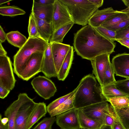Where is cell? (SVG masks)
<instances>
[{"label":"cell","mask_w":129,"mask_h":129,"mask_svg":"<svg viewBox=\"0 0 129 129\" xmlns=\"http://www.w3.org/2000/svg\"><path fill=\"white\" fill-rule=\"evenodd\" d=\"M31 84L37 93L45 100L53 96L57 91L53 82L46 76H39L34 78Z\"/></svg>","instance_id":"8992f818"},{"label":"cell","mask_w":129,"mask_h":129,"mask_svg":"<svg viewBox=\"0 0 129 129\" xmlns=\"http://www.w3.org/2000/svg\"><path fill=\"white\" fill-rule=\"evenodd\" d=\"M128 96H122L107 99L114 108L121 109L129 106Z\"/></svg>","instance_id":"4dcf8cb0"},{"label":"cell","mask_w":129,"mask_h":129,"mask_svg":"<svg viewBox=\"0 0 129 129\" xmlns=\"http://www.w3.org/2000/svg\"><path fill=\"white\" fill-rule=\"evenodd\" d=\"M67 9L74 23L84 26L98 8L89 0H59Z\"/></svg>","instance_id":"277c9868"},{"label":"cell","mask_w":129,"mask_h":129,"mask_svg":"<svg viewBox=\"0 0 129 129\" xmlns=\"http://www.w3.org/2000/svg\"><path fill=\"white\" fill-rule=\"evenodd\" d=\"M110 55L108 54H103L90 60L93 68V73L101 86L104 85L105 73L110 61Z\"/></svg>","instance_id":"7c38bea8"},{"label":"cell","mask_w":129,"mask_h":129,"mask_svg":"<svg viewBox=\"0 0 129 129\" xmlns=\"http://www.w3.org/2000/svg\"><path fill=\"white\" fill-rule=\"evenodd\" d=\"M47 112L45 103L44 102L37 103L29 117L26 129H30L40 119L45 116Z\"/></svg>","instance_id":"ffe728a7"},{"label":"cell","mask_w":129,"mask_h":129,"mask_svg":"<svg viewBox=\"0 0 129 129\" xmlns=\"http://www.w3.org/2000/svg\"><path fill=\"white\" fill-rule=\"evenodd\" d=\"M7 39L6 34L4 31L1 25L0 26V41L2 43Z\"/></svg>","instance_id":"ee69618b"},{"label":"cell","mask_w":129,"mask_h":129,"mask_svg":"<svg viewBox=\"0 0 129 129\" xmlns=\"http://www.w3.org/2000/svg\"><path fill=\"white\" fill-rule=\"evenodd\" d=\"M34 15L40 35L43 40L47 43H49L53 32L52 23H48Z\"/></svg>","instance_id":"d6986e66"},{"label":"cell","mask_w":129,"mask_h":129,"mask_svg":"<svg viewBox=\"0 0 129 129\" xmlns=\"http://www.w3.org/2000/svg\"><path fill=\"white\" fill-rule=\"evenodd\" d=\"M7 52L3 47L2 43L0 42V56L7 55Z\"/></svg>","instance_id":"bcb514c9"},{"label":"cell","mask_w":129,"mask_h":129,"mask_svg":"<svg viewBox=\"0 0 129 129\" xmlns=\"http://www.w3.org/2000/svg\"><path fill=\"white\" fill-rule=\"evenodd\" d=\"M25 12L20 8L13 6L1 7L0 14L3 16L13 17L23 15Z\"/></svg>","instance_id":"f546056e"},{"label":"cell","mask_w":129,"mask_h":129,"mask_svg":"<svg viewBox=\"0 0 129 129\" xmlns=\"http://www.w3.org/2000/svg\"><path fill=\"white\" fill-rule=\"evenodd\" d=\"M48 44L40 38L28 37L13 57L14 71L19 78L31 55L36 52L44 53Z\"/></svg>","instance_id":"3957f363"},{"label":"cell","mask_w":129,"mask_h":129,"mask_svg":"<svg viewBox=\"0 0 129 129\" xmlns=\"http://www.w3.org/2000/svg\"><path fill=\"white\" fill-rule=\"evenodd\" d=\"M26 93H20L17 100L14 101L4 112V116L9 119L8 129H15L16 116L20 108L29 98Z\"/></svg>","instance_id":"5bb4252c"},{"label":"cell","mask_w":129,"mask_h":129,"mask_svg":"<svg viewBox=\"0 0 129 129\" xmlns=\"http://www.w3.org/2000/svg\"><path fill=\"white\" fill-rule=\"evenodd\" d=\"M74 23L73 22L61 27L54 31L50 39L49 43H61L63 39Z\"/></svg>","instance_id":"cb8c5ba5"},{"label":"cell","mask_w":129,"mask_h":129,"mask_svg":"<svg viewBox=\"0 0 129 129\" xmlns=\"http://www.w3.org/2000/svg\"><path fill=\"white\" fill-rule=\"evenodd\" d=\"M37 104L29 98L22 105L16 116L15 129H26L29 117Z\"/></svg>","instance_id":"8fae6325"},{"label":"cell","mask_w":129,"mask_h":129,"mask_svg":"<svg viewBox=\"0 0 129 129\" xmlns=\"http://www.w3.org/2000/svg\"><path fill=\"white\" fill-rule=\"evenodd\" d=\"M113 108L120 122L125 129H129V106L120 109Z\"/></svg>","instance_id":"83f0119b"},{"label":"cell","mask_w":129,"mask_h":129,"mask_svg":"<svg viewBox=\"0 0 129 129\" xmlns=\"http://www.w3.org/2000/svg\"><path fill=\"white\" fill-rule=\"evenodd\" d=\"M77 111V109L74 108L56 115V124L61 129H81Z\"/></svg>","instance_id":"30bf717a"},{"label":"cell","mask_w":129,"mask_h":129,"mask_svg":"<svg viewBox=\"0 0 129 129\" xmlns=\"http://www.w3.org/2000/svg\"><path fill=\"white\" fill-rule=\"evenodd\" d=\"M120 12V11L114 10L112 7L98 10L90 18L88 24L95 28L99 27L113 15Z\"/></svg>","instance_id":"e0dca14e"},{"label":"cell","mask_w":129,"mask_h":129,"mask_svg":"<svg viewBox=\"0 0 129 129\" xmlns=\"http://www.w3.org/2000/svg\"><path fill=\"white\" fill-rule=\"evenodd\" d=\"M128 98H129V97H128Z\"/></svg>","instance_id":"9f6ffc18"},{"label":"cell","mask_w":129,"mask_h":129,"mask_svg":"<svg viewBox=\"0 0 129 129\" xmlns=\"http://www.w3.org/2000/svg\"><path fill=\"white\" fill-rule=\"evenodd\" d=\"M55 121V116L45 118L32 129H52V125Z\"/></svg>","instance_id":"836d02e7"},{"label":"cell","mask_w":129,"mask_h":129,"mask_svg":"<svg viewBox=\"0 0 129 129\" xmlns=\"http://www.w3.org/2000/svg\"><path fill=\"white\" fill-rule=\"evenodd\" d=\"M101 87L103 94L107 100L119 96H128L117 88L114 83L103 86Z\"/></svg>","instance_id":"d4e9b609"},{"label":"cell","mask_w":129,"mask_h":129,"mask_svg":"<svg viewBox=\"0 0 129 129\" xmlns=\"http://www.w3.org/2000/svg\"><path fill=\"white\" fill-rule=\"evenodd\" d=\"M75 94L69 98L59 106L49 113L50 116L54 117L74 108V101Z\"/></svg>","instance_id":"484cf974"},{"label":"cell","mask_w":129,"mask_h":129,"mask_svg":"<svg viewBox=\"0 0 129 129\" xmlns=\"http://www.w3.org/2000/svg\"><path fill=\"white\" fill-rule=\"evenodd\" d=\"M112 106L107 101L93 104L80 109L89 117L100 122L102 125H105L106 115L110 113Z\"/></svg>","instance_id":"ba28073f"},{"label":"cell","mask_w":129,"mask_h":129,"mask_svg":"<svg viewBox=\"0 0 129 129\" xmlns=\"http://www.w3.org/2000/svg\"><path fill=\"white\" fill-rule=\"evenodd\" d=\"M12 0H0V5H1L4 4Z\"/></svg>","instance_id":"816d5d0a"},{"label":"cell","mask_w":129,"mask_h":129,"mask_svg":"<svg viewBox=\"0 0 129 129\" xmlns=\"http://www.w3.org/2000/svg\"><path fill=\"white\" fill-rule=\"evenodd\" d=\"M81 85L75 94L74 108L79 109L107 100L104 95L101 86L92 74L84 77L80 80Z\"/></svg>","instance_id":"7a4b0ae2"},{"label":"cell","mask_w":129,"mask_h":129,"mask_svg":"<svg viewBox=\"0 0 129 129\" xmlns=\"http://www.w3.org/2000/svg\"><path fill=\"white\" fill-rule=\"evenodd\" d=\"M74 48L82 58L90 60L95 57L115 52V43L102 35L88 24L74 34Z\"/></svg>","instance_id":"6da1fadb"},{"label":"cell","mask_w":129,"mask_h":129,"mask_svg":"<svg viewBox=\"0 0 129 129\" xmlns=\"http://www.w3.org/2000/svg\"><path fill=\"white\" fill-rule=\"evenodd\" d=\"M115 14L104 21L101 26L106 28L117 24L129 16V12L120 11Z\"/></svg>","instance_id":"4316f807"},{"label":"cell","mask_w":129,"mask_h":129,"mask_svg":"<svg viewBox=\"0 0 129 129\" xmlns=\"http://www.w3.org/2000/svg\"><path fill=\"white\" fill-rule=\"evenodd\" d=\"M111 63L116 76L129 79V53L116 55L112 58Z\"/></svg>","instance_id":"4fadbf2b"},{"label":"cell","mask_w":129,"mask_h":129,"mask_svg":"<svg viewBox=\"0 0 129 129\" xmlns=\"http://www.w3.org/2000/svg\"><path fill=\"white\" fill-rule=\"evenodd\" d=\"M0 121L4 124H6L8 123L9 121L8 119L6 117L2 118V115L1 114L0 115Z\"/></svg>","instance_id":"7dc6e473"},{"label":"cell","mask_w":129,"mask_h":129,"mask_svg":"<svg viewBox=\"0 0 129 129\" xmlns=\"http://www.w3.org/2000/svg\"><path fill=\"white\" fill-rule=\"evenodd\" d=\"M41 72L48 78L57 77L51 44H47L44 52Z\"/></svg>","instance_id":"2e32d148"},{"label":"cell","mask_w":129,"mask_h":129,"mask_svg":"<svg viewBox=\"0 0 129 129\" xmlns=\"http://www.w3.org/2000/svg\"><path fill=\"white\" fill-rule=\"evenodd\" d=\"M81 129H84V128H81Z\"/></svg>","instance_id":"11a10c76"},{"label":"cell","mask_w":129,"mask_h":129,"mask_svg":"<svg viewBox=\"0 0 129 129\" xmlns=\"http://www.w3.org/2000/svg\"><path fill=\"white\" fill-rule=\"evenodd\" d=\"M114 84L117 88L129 97V79L116 81Z\"/></svg>","instance_id":"d590c367"},{"label":"cell","mask_w":129,"mask_h":129,"mask_svg":"<svg viewBox=\"0 0 129 129\" xmlns=\"http://www.w3.org/2000/svg\"><path fill=\"white\" fill-rule=\"evenodd\" d=\"M115 41L129 49V38L116 39Z\"/></svg>","instance_id":"b9f144b4"},{"label":"cell","mask_w":129,"mask_h":129,"mask_svg":"<svg viewBox=\"0 0 129 129\" xmlns=\"http://www.w3.org/2000/svg\"><path fill=\"white\" fill-rule=\"evenodd\" d=\"M116 32V39L129 38V25Z\"/></svg>","instance_id":"f35d334b"},{"label":"cell","mask_w":129,"mask_h":129,"mask_svg":"<svg viewBox=\"0 0 129 129\" xmlns=\"http://www.w3.org/2000/svg\"><path fill=\"white\" fill-rule=\"evenodd\" d=\"M120 11L122 12H129V9H125L120 10Z\"/></svg>","instance_id":"f5cc1de1"},{"label":"cell","mask_w":129,"mask_h":129,"mask_svg":"<svg viewBox=\"0 0 129 129\" xmlns=\"http://www.w3.org/2000/svg\"><path fill=\"white\" fill-rule=\"evenodd\" d=\"M115 74L114 69L110 61L105 72L103 86L114 83L116 82V81L114 75Z\"/></svg>","instance_id":"d6a6232c"},{"label":"cell","mask_w":129,"mask_h":129,"mask_svg":"<svg viewBox=\"0 0 129 129\" xmlns=\"http://www.w3.org/2000/svg\"><path fill=\"white\" fill-rule=\"evenodd\" d=\"M112 127V129H125L118 118L114 121Z\"/></svg>","instance_id":"7bdbcfd3"},{"label":"cell","mask_w":129,"mask_h":129,"mask_svg":"<svg viewBox=\"0 0 129 129\" xmlns=\"http://www.w3.org/2000/svg\"><path fill=\"white\" fill-rule=\"evenodd\" d=\"M80 82L78 85L74 90L70 93L55 100L47 106V112L49 113L57 108L69 98L74 95L81 85Z\"/></svg>","instance_id":"f1b7e54d"},{"label":"cell","mask_w":129,"mask_h":129,"mask_svg":"<svg viewBox=\"0 0 129 129\" xmlns=\"http://www.w3.org/2000/svg\"><path fill=\"white\" fill-rule=\"evenodd\" d=\"M28 31V37L37 38L42 40L38 32L34 15L31 12L29 16Z\"/></svg>","instance_id":"1f68e13d"},{"label":"cell","mask_w":129,"mask_h":129,"mask_svg":"<svg viewBox=\"0 0 129 129\" xmlns=\"http://www.w3.org/2000/svg\"><path fill=\"white\" fill-rule=\"evenodd\" d=\"M8 123L6 124H4L1 121L0 122V129H8Z\"/></svg>","instance_id":"c3c4849f"},{"label":"cell","mask_w":129,"mask_h":129,"mask_svg":"<svg viewBox=\"0 0 129 129\" xmlns=\"http://www.w3.org/2000/svg\"><path fill=\"white\" fill-rule=\"evenodd\" d=\"M125 9H129V7L127 8V7Z\"/></svg>","instance_id":"db71d44e"},{"label":"cell","mask_w":129,"mask_h":129,"mask_svg":"<svg viewBox=\"0 0 129 129\" xmlns=\"http://www.w3.org/2000/svg\"><path fill=\"white\" fill-rule=\"evenodd\" d=\"M74 49L72 46L68 52L57 74L58 80L63 81L67 77L69 73L73 59Z\"/></svg>","instance_id":"44dd1931"},{"label":"cell","mask_w":129,"mask_h":129,"mask_svg":"<svg viewBox=\"0 0 129 129\" xmlns=\"http://www.w3.org/2000/svg\"><path fill=\"white\" fill-rule=\"evenodd\" d=\"M51 50L57 73H58L61 65L71 47L70 45L62 43H53Z\"/></svg>","instance_id":"9a60e30c"},{"label":"cell","mask_w":129,"mask_h":129,"mask_svg":"<svg viewBox=\"0 0 129 129\" xmlns=\"http://www.w3.org/2000/svg\"><path fill=\"white\" fill-rule=\"evenodd\" d=\"M16 81L10 58L7 55L0 56V85L11 90Z\"/></svg>","instance_id":"5b68a950"},{"label":"cell","mask_w":129,"mask_h":129,"mask_svg":"<svg viewBox=\"0 0 129 129\" xmlns=\"http://www.w3.org/2000/svg\"><path fill=\"white\" fill-rule=\"evenodd\" d=\"M44 53L33 54L28 60L19 78L27 81L41 72Z\"/></svg>","instance_id":"52a82bcc"},{"label":"cell","mask_w":129,"mask_h":129,"mask_svg":"<svg viewBox=\"0 0 129 129\" xmlns=\"http://www.w3.org/2000/svg\"><path fill=\"white\" fill-rule=\"evenodd\" d=\"M100 129H112L111 126L104 125H102Z\"/></svg>","instance_id":"681fc988"},{"label":"cell","mask_w":129,"mask_h":129,"mask_svg":"<svg viewBox=\"0 0 129 129\" xmlns=\"http://www.w3.org/2000/svg\"><path fill=\"white\" fill-rule=\"evenodd\" d=\"M53 4L42 5L33 2L31 12L40 19L51 23Z\"/></svg>","instance_id":"ac0fdd59"},{"label":"cell","mask_w":129,"mask_h":129,"mask_svg":"<svg viewBox=\"0 0 129 129\" xmlns=\"http://www.w3.org/2000/svg\"><path fill=\"white\" fill-rule=\"evenodd\" d=\"M103 36L114 42L115 41L116 32L101 26L95 28Z\"/></svg>","instance_id":"e575fe53"},{"label":"cell","mask_w":129,"mask_h":129,"mask_svg":"<svg viewBox=\"0 0 129 129\" xmlns=\"http://www.w3.org/2000/svg\"><path fill=\"white\" fill-rule=\"evenodd\" d=\"M7 40L14 46L21 48L25 44L27 39L19 31H11L6 34Z\"/></svg>","instance_id":"603a6c76"},{"label":"cell","mask_w":129,"mask_h":129,"mask_svg":"<svg viewBox=\"0 0 129 129\" xmlns=\"http://www.w3.org/2000/svg\"><path fill=\"white\" fill-rule=\"evenodd\" d=\"M122 1L127 8L129 7V0H122Z\"/></svg>","instance_id":"f907efd6"},{"label":"cell","mask_w":129,"mask_h":129,"mask_svg":"<svg viewBox=\"0 0 129 129\" xmlns=\"http://www.w3.org/2000/svg\"><path fill=\"white\" fill-rule=\"evenodd\" d=\"M89 0L98 8L101 7L103 5L104 2V0Z\"/></svg>","instance_id":"f6af8a7d"},{"label":"cell","mask_w":129,"mask_h":129,"mask_svg":"<svg viewBox=\"0 0 129 129\" xmlns=\"http://www.w3.org/2000/svg\"><path fill=\"white\" fill-rule=\"evenodd\" d=\"M117 119L112 106V109L111 112L106 115L105 119V125L112 127L114 121Z\"/></svg>","instance_id":"8d00e7d4"},{"label":"cell","mask_w":129,"mask_h":129,"mask_svg":"<svg viewBox=\"0 0 129 129\" xmlns=\"http://www.w3.org/2000/svg\"><path fill=\"white\" fill-rule=\"evenodd\" d=\"M55 0H34L33 2L42 5H47L53 4Z\"/></svg>","instance_id":"ab89813d"},{"label":"cell","mask_w":129,"mask_h":129,"mask_svg":"<svg viewBox=\"0 0 129 129\" xmlns=\"http://www.w3.org/2000/svg\"><path fill=\"white\" fill-rule=\"evenodd\" d=\"M10 91V90L0 85V98L3 99H4L7 96Z\"/></svg>","instance_id":"60d3db41"},{"label":"cell","mask_w":129,"mask_h":129,"mask_svg":"<svg viewBox=\"0 0 129 129\" xmlns=\"http://www.w3.org/2000/svg\"><path fill=\"white\" fill-rule=\"evenodd\" d=\"M129 25V16L118 24L106 28L112 30L117 31Z\"/></svg>","instance_id":"74e56055"},{"label":"cell","mask_w":129,"mask_h":129,"mask_svg":"<svg viewBox=\"0 0 129 129\" xmlns=\"http://www.w3.org/2000/svg\"><path fill=\"white\" fill-rule=\"evenodd\" d=\"M72 22V19L65 6L59 0H55L52 22L53 31Z\"/></svg>","instance_id":"9c48e42d"},{"label":"cell","mask_w":129,"mask_h":129,"mask_svg":"<svg viewBox=\"0 0 129 129\" xmlns=\"http://www.w3.org/2000/svg\"><path fill=\"white\" fill-rule=\"evenodd\" d=\"M78 115L81 128L99 129L102 125L99 121L87 116L81 109H78Z\"/></svg>","instance_id":"7402d4cb"}]
</instances>
